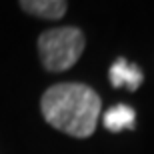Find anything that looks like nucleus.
Wrapping results in <instances>:
<instances>
[{
    "label": "nucleus",
    "mask_w": 154,
    "mask_h": 154,
    "mask_svg": "<svg viewBox=\"0 0 154 154\" xmlns=\"http://www.w3.org/2000/svg\"><path fill=\"white\" fill-rule=\"evenodd\" d=\"M40 112L52 128L72 138H88L98 126L102 100L90 86L80 82H60L42 94Z\"/></svg>",
    "instance_id": "nucleus-1"
},
{
    "label": "nucleus",
    "mask_w": 154,
    "mask_h": 154,
    "mask_svg": "<svg viewBox=\"0 0 154 154\" xmlns=\"http://www.w3.org/2000/svg\"><path fill=\"white\" fill-rule=\"evenodd\" d=\"M86 46L84 32L76 26H58L38 36L40 62L48 72H64L72 68Z\"/></svg>",
    "instance_id": "nucleus-2"
},
{
    "label": "nucleus",
    "mask_w": 154,
    "mask_h": 154,
    "mask_svg": "<svg viewBox=\"0 0 154 154\" xmlns=\"http://www.w3.org/2000/svg\"><path fill=\"white\" fill-rule=\"evenodd\" d=\"M108 78H110V84L114 86V88H126V90H130V92H136L144 82V72L138 64H132L126 58L120 56L110 66Z\"/></svg>",
    "instance_id": "nucleus-3"
},
{
    "label": "nucleus",
    "mask_w": 154,
    "mask_h": 154,
    "mask_svg": "<svg viewBox=\"0 0 154 154\" xmlns=\"http://www.w3.org/2000/svg\"><path fill=\"white\" fill-rule=\"evenodd\" d=\"M102 124L108 132H122L136 128V112L128 104H114L102 116Z\"/></svg>",
    "instance_id": "nucleus-4"
},
{
    "label": "nucleus",
    "mask_w": 154,
    "mask_h": 154,
    "mask_svg": "<svg viewBox=\"0 0 154 154\" xmlns=\"http://www.w3.org/2000/svg\"><path fill=\"white\" fill-rule=\"evenodd\" d=\"M20 8L44 20H60L68 10V4L64 0H22Z\"/></svg>",
    "instance_id": "nucleus-5"
}]
</instances>
